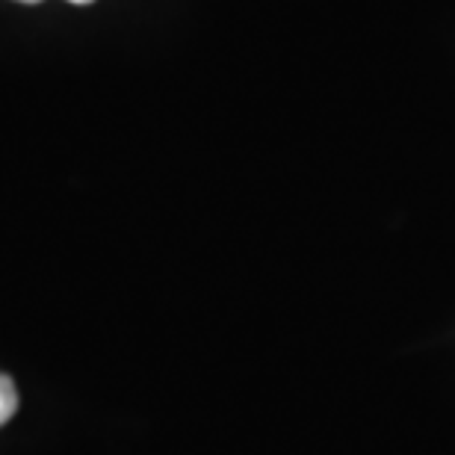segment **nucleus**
<instances>
[{"mask_svg": "<svg viewBox=\"0 0 455 455\" xmlns=\"http://www.w3.org/2000/svg\"><path fill=\"white\" fill-rule=\"evenodd\" d=\"M15 411H18V390L12 385V379L0 372V426L12 420Z\"/></svg>", "mask_w": 455, "mask_h": 455, "instance_id": "nucleus-1", "label": "nucleus"}, {"mask_svg": "<svg viewBox=\"0 0 455 455\" xmlns=\"http://www.w3.org/2000/svg\"><path fill=\"white\" fill-rule=\"evenodd\" d=\"M71 4H92V0H71Z\"/></svg>", "mask_w": 455, "mask_h": 455, "instance_id": "nucleus-2", "label": "nucleus"}, {"mask_svg": "<svg viewBox=\"0 0 455 455\" xmlns=\"http://www.w3.org/2000/svg\"><path fill=\"white\" fill-rule=\"evenodd\" d=\"M21 4H39V0H21Z\"/></svg>", "mask_w": 455, "mask_h": 455, "instance_id": "nucleus-3", "label": "nucleus"}]
</instances>
